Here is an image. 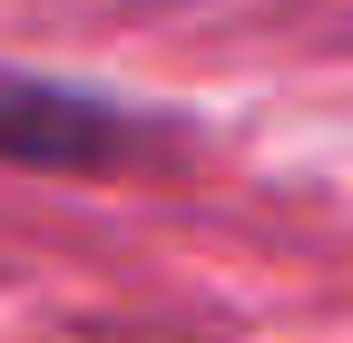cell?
I'll return each instance as SVG.
<instances>
[{
    "label": "cell",
    "mask_w": 353,
    "mask_h": 343,
    "mask_svg": "<svg viewBox=\"0 0 353 343\" xmlns=\"http://www.w3.org/2000/svg\"><path fill=\"white\" fill-rule=\"evenodd\" d=\"M148 127L108 108L99 89H50V79H0V157L50 167V177H99V167L138 157Z\"/></svg>",
    "instance_id": "obj_1"
}]
</instances>
